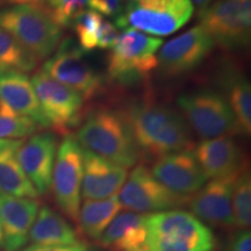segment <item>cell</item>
Instances as JSON below:
<instances>
[{
  "mask_svg": "<svg viewBox=\"0 0 251 251\" xmlns=\"http://www.w3.org/2000/svg\"><path fill=\"white\" fill-rule=\"evenodd\" d=\"M124 115L141 155L159 158L192 148V133L177 109L141 101L133 103Z\"/></svg>",
  "mask_w": 251,
  "mask_h": 251,
  "instance_id": "1",
  "label": "cell"
},
{
  "mask_svg": "<svg viewBox=\"0 0 251 251\" xmlns=\"http://www.w3.org/2000/svg\"><path fill=\"white\" fill-rule=\"evenodd\" d=\"M76 140L83 149L126 169L136 164L141 156L124 113L112 108H96L89 113L80 122Z\"/></svg>",
  "mask_w": 251,
  "mask_h": 251,
  "instance_id": "2",
  "label": "cell"
},
{
  "mask_svg": "<svg viewBox=\"0 0 251 251\" xmlns=\"http://www.w3.org/2000/svg\"><path fill=\"white\" fill-rule=\"evenodd\" d=\"M0 28L37 61L48 59L58 48L62 28L43 6L19 4L0 9Z\"/></svg>",
  "mask_w": 251,
  "mask_h": 251,
  "instance_id": "3",
  "label": "cell"
},
{
  "mask_svg": "<svg viewBox=\"0 0 251 251\" xmlns=\"http://www.w3.org/2000/svg\"><path fill=\"white\" fill-rule=\"evenodd\" d=\"M150 251H214L212 229L191 212L181 209L148 215Z\"/></svg>",
  "mask_w": 251,
  "mask_h": 251,
  "instance_id": "4",
  "label": "cell"
},
{
  "mask_svg": "<svg viewBox=\"0 0 251 251\" xmlns=\"http://www.w3.org/2000/svg\"><path fill=\"white\" fill-rule=\"evenodd\" d=\"M162 45L158 37L127 28L118 36L108 54L109 79L124 86L147 80L157 68V51Z\"/></svg>",
  "mask_w": 251,
  "mask_h": 251,
  "instance_id": "5",
  "label": "cell"
},
{
  "mask_svg": "<svg viewBox=\"0 0 251 251\" xmlns=\"http://www.w3.org/2000/svg\"><path fill=\"white\" fill-rule=\"evenodd\" d=\"M191 0H121L114 19L119 28H133L155 36H168L184 27L192 18Z\"/></svg>",
  "mask_w": 251,
  "mask_h": 251,
  "instance_id": "6",
  "label": "cell"
},
{
  "mask_svg": "<svg viewBox=\"0 0 251 251\" xmlns=\"http://www.w3.org/2000/svg\"><path fill=\"white\" fill-rule=\"evenodd\" d=\"M177 102L190 129L200 139L240 134L234 113L220 91L198 89L181 94Z\"/></svg>",
  "mask_w": 251,
  "mask_h": 251,
  "instance_id": "7",
  "label": "cell"
},
{
  "mask_svg": "<svg viewBox=\"0 0 251 251\" xmlns=\"http://www.w3.org/2000/svg\"><path fill=\"white\" fill-rule=\"evenodd\" d=\"M198 15L200 26L220 48L233 51L250 45L251 0H215Z\"/></svg>",
  "mask_w": 251,
  "mask_h": 251,
  "instance_id": "8",
  "label": "cell"
},
{
  "mask_svg": "<svg viewBox=\"0 0 251 251\" xmlns=\"http://www.w3.org/2000/svg\"><path fill=\"white\" fill-rule=\"evenodd\" d=\"M42 70L52 79L76 91L84 101L99 96L103 89L101 76L85 58L84 50L70 37L61 41Z\"/></svg>",
  "mask_w": 251,
  "mask_h": 251,
  "instance_id": "9",
  "label": "cell"
},
{
  "mask_svg": "<svg viewBox=\"0 0 251 251\" xmlns=\"http://www.w3.org/2000/svg\"><path fill=\"white\" fill-rule=\"evenodd\" d=\"M126 211L152 214L186 206L191 197L172 192L153 177L146 165H136L118 194Z\"/></svg>",
  "mask_w": 251,
  "mask_h": 251,
  "instance_id": "10",
  "label": "cell"
},
{
  "mask_svg": "<svg viewBox=\"0 0 251 251\" xmlns=\"http://www.w3.org/2000/svg\"><path fill=\"white\" fill-rule=\"evenodd\" d=\"M81 180L83 148L68 135L58 146L50 188L56 205L74 224H78L81 205Z\"/></svg>",
  "mask_w": 251,
  "mask_h": 251,
  "instance_id": "11",
  "label": "cell"
},
{
  "mask_svg": "<svg viewBox=\"0 0 251 251\" xmlns=\"http://www.w3.org/2000/svg\"><path fill=\"white\" fill-rule=\"evenodd\" d=\"M41 111L58 134L69 135L83 119L84 99L76 91L63 85L40 70L31 78Z\"/></svg>",
  "mask_w": 251,
  "mask_h": 251,
  "instance_id": "12",
  "label": "cell"
},
{
  "mask_svg": "<svg viewBox=\"0 0 251 251\" xmlns=\"http://www.w3.org/2000/svg\"><path fill=\"white\" fill-rule=\"evenodd\" d=\"M214 42L198 25L165 43L157 55V68L164 77L176 78L190 74L202 64L214 49Z\"/></svg>",
  "mask_w": 251,
  "mask_h": 251,
  "instance_id": "13",
  "label": "cell"
},
{
  "mask_svg": "<svg viewBox=\"0 0 251 251\" xmlns=\"http://www.w3.org/2000/svg\"><path fill=\"white\" fill-rule=\"evenodd\" d=\"M238 172L225 178L211 179L197 193L191 196L187 203L191 213L208 227L211 226L227 230L234 229L231 203L234 185Z\"/></svg>",
  "mask_w": 251,
  "mask_h": 251,
  "instance_id": "14",
  "label": "cell"
},
{
  "mask_svg": "<svg viewBox=\"0 0 251 251\" xmlns=\"http://www.w3.org/2000/svg\"><path fill=\"white\" fill-rule=\"evenodd\" d=\"M150 171L159 183L172 192L186 197L197 193L207 181L191 149L159 157Z\"/></svg>",
  "mask_w": 251,
  "mask_h": 251,
  "instance_id": "15",
  "label": "cell"
},
{
  "mask_svg": "<svg viewBox=\"0 0 251 251\" xmlns=\"http://www.w3.org/2000/svg\"><path fill=\"white\" fill-rule=\"evenodd\" d=\"M57 149V136L50 131L31 135L19 149V163L39 196L48 193L51 186Z\"/></svg>",
  "mask_w": 251,
  "mask_h": 251,
  "instance_id": "16",
  "label": "cell"
},
{
  "mask_svg": "<svg viewBox=\"0 0 251 251\" xmlns=\"http://www.w3.org/2000/svg\"><path fill=\"white\" fill-rule=\"evenodd\" d=\"M39 209L36 199L0 192V226L6 251H19L26 247Z\"/></svg>",
  "mask_w": 251,
  "mask_h": 251,
  "instance_id": "17",
  "label": "cell"
},
{
  "mask_svg": "<svg viewBox=\"0 0 251 251\" xmlns=\"http://www.w3.org/2000/svg\"><path fill=\"white\" fill-rule=\"evenodd\" d=\"M128 177L127 169L99 155L83 149L84 200H102L119 194Z\"/></svg>",
  "mask_w": 251,
  "mask_h": 251,
  "instance_id": "18",
  "label": "cell"
},
{
  "mask_svg": "<svg viewBox=\"0 0 251 251\" xmlns=\"http://www.w3.org/2000/svg\"><path fill=\"white\" fill-rule=\"evenodd\" d=\"M193 152L207 179L235 175L247 164L243 150L230 136L202 140Z\"/></svg>",
  "mask_w": 251,
  "mask_h": 251,
  "instance_id": "19",
  "label": "cell"
},
{
  "mask_svg": "<svg viewBox=\"0 0 251 251\" xmlns=\"http://www.w3.org/2000/svg\"><path fill=\"white\" fill-rule=\"evenodd\" d=\"M148 215L120 212L103 231L100 246L111 251H150Z\"/></svg>",
  "mask_w": 251,
  "mask_h": 251,
  "instance_id": "20",
  "label": "cell"
},
{
  "mask_svg": "<svg viewBox=\"0 0 251 251\" xmlns=\"http://www.w3.org/2000/svg\"><path fill=\"white\" fill-rule=\"evenodd\" d=\"M0 100L17 114L31 119L40 128L49 127L30 78L26 74L0 71Z\"/></svg>",
  "mask_w": 251,
  "mask_h": 251,
  "instance_id": "21",
  "label": "cell"
},
{
  "mask_svg": "<svg viewBox=\"0 0 251 251\" xmlns=\"http://www.w3.org/2000/svg\"><path fill=\"white\" fill-rule=\"evenodd\" d=\"M23 142L24 140L0 139V192L37 199L39 193L25 175L18 159Z\"/></svg>",
  "mask_w": 251,
  "mask_h": 251,
  "instance_id": "22",
  "label": "cell"
},
{
  "mask_svg": "<svg viewBox=\"0 0 251 251\" xmlns=\"http://www.w3.org/2000/svg\"><path fill=\"white\" fill-rule=\"evenodd\" d=\"M224 97L233 111L240 134L251 133V86L250 81L236 68L226 67L219 77Z\"/></svg>",
  "mask_w": 251,
  "mask_h": 251,
  "instance_id": "23",
  "label": "cell"
},
{
  "mask_svg": "<svg viewBox=\"0 0 251 251\" xmlns=\"http://www.w3.org/2000/svg\"><path fill=\"white\" fill-rule=\"evenodd\" d=\"M29 241L36 246H71L80 242L74 226L48 206L39 209L30 229Z\"/></svg>",
  "mask_w": 251,
  "mask_h": 251,
  "instance_id": "24",
  "label": "cell"
},
{
  "mask_svg": "<svg viewBox=\"0 0 251 251\" xmlns=\"http://www.w3.org/2000/svg\"><path fill=\"white\" fill-rule=\"evenodd\" d=\"M72 27L77 35L78 45L85 51L111 49L119 36L118 27L92 9L81 12L75 19Z\"/></svg>",
  "mask_w": 251,
  "mask_h": 251,
  "instance_id": "25",
  "label": "cell"
},
{
  "mask_svg": "<svg viewBox=\"0 0 251 251\" xmlns=\"http://www.w3.org/2000/svg\"><path fill=\"white\" fill-rule=\"evenodd\" d=\"M121 208L118 194L102 200H85L80 205L78 215L80 230L91 240L99 241Z\"/></svg>",
  "mask_w": 251,
  "mask_h": 251,
  "instance_id": "26",
  "label": "cell"
},
{
  "mask_svg": "<svg viewBox=\"0 0 251 251\" xmlns=\"http://www.w3.org/2000/svg\"><path fill=\"white\" fill-rule=\"evenodd\" d=\"M37 62L14 37L0 28V71L27 74L36 68Z\"/></svg>",
  "mask_w": 251,
  "mask_h": 251,
  "instance_id": "27",
  "label": "cell"
},
{
  "mask_svg": "<svg viewBox=\"0 0 251 251\" xmlns=\"http://www.w3.org/2000/svg\"><path fill=\"white\" fill-rule=\"evenodd\" d=\"M233 218L236 229L251 226V176L248 164L238 172L233 191Z\"/></svg>",
  "mask_w": 251,
  "mask_h": 251,
  "instance_id": "28",
  "label": "cell"
},
{
  "mask_svg": "<svg viewBox=\"0 0 251 251\" xmlns=\"http://www.w3.org/2000/svg\"><path fill=\"white\" fill-rule=\"evenodd\" d=\"M39 128L31 119L17 114L0 100V139H25Z\"/></svg>",
  "mask_w": 251,
  "mask_h": 251,
  "instance_id": "29",
  "label": "cell"
},
{
  "mask_svg": "<svg viewBox=\"0 0 251 251\" xmlns=\"http://www.w3.org/2000/svg\"><path fill=\"white\" fill-rule=\"evenodd\" d=\"M89 0H49L46 8L59 27H70L75 19L85 11Z\"/></svg>",
  "mask_w": 251,
  "mask_h": 251,
  "instance_id": "30",
  "label": "cell"
},
{
  "mask_svg": "<svg viewBox=\"0 0 251 251\" xmlns=\"http://www.w3.org/2000/svg\"><path fill=\"white\" fill-rule=\"evenodd\" d=\"M87 6L102 17L117 18L121 9V0H89Z\"/></svg>",
  "mask_w": 251,
  "mask_h": 251,
  "instance_id": "31",
  "label": "cell"
},
{
  "mask_svg": "<svg viewBox=\"0 0 251 251\" xmlns=\"http://www.w3.org/2000/svg\"><path fill=\"white\" fill-rule=\"evenodd\" d=\"M227 251H251L250 229H238L229 241Z\"/></svg>",
  "mask_w": 251,
  "mask_h": 251,
  "instance_id": "32",
  "label": "cell"
},
{
  "mask_svg": "<svg viewBox=\"0 0 251 251\" xmlns=\"http://www.w3.org/2000/svg\"><path fill=\"white\" fill-rule=\"evenodd\" d=\"M19 251H92L85 243L71 244V246H36L31 244Z\"/></svg>",
  "mask_w": 251,
  "mask_h": 251,
  "instance_id": "33",
  "label": "cell"
},
{
  "mask_svg": "<svg viewBox=\"0 0 251 251\" xmlns=\"http://www.w3.org/2000/svg\"><path fill=\"white\" fill-rule=\"evenodd\" d=\"M49 0H6V4H12V5H19V4H30V5H37V6H43L46 7V5L48 4Z\"/></svg>",
  "mask_w": 251,
  "mask_h": 251,
  "instance_id": "34",
  "label": "cell"
},
{
  "mask_svg": "<svg viewBox=\"0 0 251 251\" xmlns=\"http://www.w3.org/2000/svg\"><path fill=\"white\" fill-rule=\"evenodd\" d=\"M191 1H192V4H194L198 8H199V11H201V9L206 8L207 6L211 5L212 2H214L215 0H191Z\"/></svg>",
  "mask_w": 251,
  "mask_h": 251,
  "instance_id": "35",
  "label": "cell"
},
{
  "mask_svg": "<svg viewBox=\"0 0 251 251\" xmlns=\"http://www.w3.org/2000/svg\"><path fill=\"white\" fill-rule=\"evenodd\" d=\"M4 248V237H2V231H1V226H0V249Z\"/></svg>",
  "mask_w": 251,
  "mask_h": 251,
  "instance_id": "36",
  "label": "cell"
},
{
  "mask_svg": "<svg viewBox=\"0 0 251 251\" xmlns=\"http://www.w3.org/2000/svg\"><path fill=\"white\" fill-rule=\"evenodd\" d=\"M6 4V0H0V6Z\"/></svg>",
  "mask_w": 251,
  "mask_h": 251,
  "instance_id": "37",
  "label": "cell"
}]
</instances>
